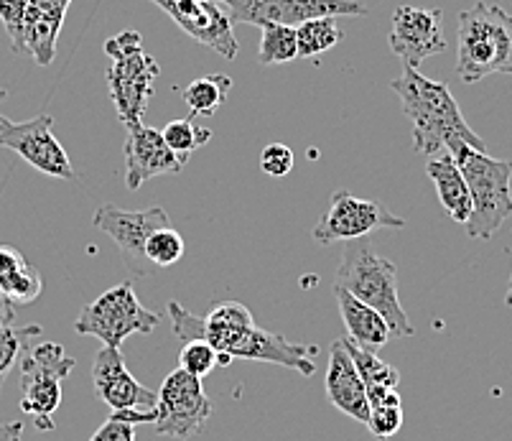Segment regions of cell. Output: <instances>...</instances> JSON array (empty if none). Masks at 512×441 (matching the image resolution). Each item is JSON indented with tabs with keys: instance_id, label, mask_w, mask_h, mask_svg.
<instances>
[{
	"instance_id": "1",
	"label": "cell",
	"mask_w": 512,
	"mask_h": 441,
	"mask_svg": "<svg viewBox=\"0 0 512 441\" xmlns=\"http://www.w3.org/2000/svg\"><path fill=\"white\" fill-rule=\"evenodd\" d=\"M169 319L179 340H204L230 360L240 357V360L253 362H273V365H283L301 375L316 373L311 350H306L304 345H293L283 334L255 327L248 306L237 304V301H222L209 311L207 317H197L181 304L171 301Z\"/></svg>"
},
{
	"instance_id": "2",
	"label": "cell",
	"mask_w": 512,
	"mask_h": 441,
	"mask_svg": "<svg viewBox=\"0 0 512 441\" xmlns=\"http://www.w3.org/2000/svg\"><path fill=\"white\" fill-rule=\"evenodd\" d=\"M390 90L400 97L403 113L413 125V148L423 156L449 153L454 146H472L487 151L482 138L472 131L456 105L449 85L428 80L416 67H403L398 80L390 82Z\"/></svg>"
},
{
	"instance_id": "3",
	"label": "cell",
	"mask_w": 512,
	"mask_h": 441,
	"mask_svg": "<svg viewBox=\"0 0 512 441\" xmlns=\"http://www.w3.org/2000/svg\"><path fill=\"white\" fill-rule=\"evenodd\" d=\"M334 286L375 309L390 327V334H398V337L416 334L406 309L400 306L398 268L393 261L377 253L375 245L367 238L347 243Z\"/></svg>"
},
{
	"instance_id": "4",
	"label": "cell",
	"mask_w": 512,
	"mask_h": 441,
	"mask_svg": "<svg viewBox=\"0 0 512 441\" xmlns=\"http://www.w3.org/2000/svg\"><path fill=\"white\" fill-rule=\"evenodd\" d=\"M456 74L467 85L492 74L512 77V13L487 3L459 13Z\"/></svg>"
},
{
	"instance_id": "5",
	"label": "cell",
	"mask_w": 512,
	"mask_h": 441,
	"mask_svg": "<svg viewBox=\"0 0 512 441\" xmlns=\"http://www.w3.org/2000/svg\"><path fill=\"white\" fill-rule=\"evenodd\" d=\"M462 171L472 197V215L467 220V235L472 240H492L495 232L512 215V161L492 159L487 151L472 146H454L449 151Z\"/></svg>"
},
{
	"instance_id": "6",
	"label": "cell",
	"mask_w": 512,
	"mask_h": 441,
	"mask_svg": "<svg viewBox=\"0 0 512 441\" xmlns=\"http://www.w3.org/2000/svg\"><path fill=\"white\" fill-rule=\"evenodd\" d=\"M105 54L113 59L107 69V85L115 102L118 118L125 128L141 123L153 95L158 64L143 51V36L138 31H123L105 41Z\"/></svg>"
},
{
	"instance_id": "7",
	"label": "cell",
	"mask_w": 512,
	"mask_h": 441,
	"mask_svg": "<svg viewBox=\"0 0 512 441\" xmlns=\"http://www.w3.org/2000/svg\"><path fill=\"white\" fill-rule=\"evenodd\" d=\"M77 360L59 342H36L21 360V411L39 431H54V413L62 406V380Z\"/></svg>"
},
{
	"instance_id": "8",
	"label": "cell",
	"mask_w": 512,
	"mask_h": 441,
	"mask_svg": "<svg viewBox=\"0 0 512 441\" xmlns=\"http://www.w3.org/2000/svg\"><path fill=\"white\" fill-rule=\"evenodd\" d=\"M161 317L156 311L146 309L138 299L133 283L125 281L107 289L92 304L79 311L74 329L77 334L95 337L105 347L120 350L130 334H151L158 327Z\"/></svg>"
},
{
	"instance_id": "9",
	"label": "cell",
	"mask_w": 512,
	"mask_h": 441,
	"mask_svg": "<svg viewBox=\"0 0 512 441\" xmlns=\"http://www.w3.org/2000/svg\"><path fill=\"white\" fill-rule=\"evenodd\" d=\"M212 416V401L204 391L202 380L176 368L166 375L156 401V431L171 439H189L207 429Z\"/></svg>"
},
{
	"instance_id": "10",
	"label": "cell",
	"mask_w": 512,
	"mask_h": 441,
	"mask_svg": "<svg viewBox=\"0 0 512 441\" xmlns=\"http://www.w3.org/2000/svg\"><path fill=\"white\" fill-rule=\"evenodd\" d=\"M230 13L232 23L250 26H301L324 16H367L362 0H217Z\"/></svg>"
},
{
	"instance_id": "11",
	"label": "cell",
	"mask_w": 512,
	"mask_h": 441,
	"mask_svg": "<svg viewBox=\"0 0 512 441\" xmlns=\"http://www.w3.org/2000/svg\"><path fill=\"white\" fill-rule=\"evenodd\" d=\"M400 227H406V220L385 210L383 204L339 189L332 194L329 210L319 217L311 235L319 245H332L367 238L375 230H400Z\"/></svg>"
},
{
	"instance_id": "12",
	"label": "cell",
	"mask_w": 512,
	"mask_h": 441,
	"mask_svg": "<svg viewBox=\"0 0 512 441\" xmlns=\"http://www.w3.org/2000/svg\"><path fill=\"white\" fill-rule=\"evenodd\" d=\"M51 128H54L51 115H36L26 123H13L6 115H0V148L18 153L26 164L51 179L74 181L77 176L72 161Z\"/></svg>"
},
{
	"instance_id": "13",
	"label": "cell",
	"mask_w": 512,
	"mask_h": 441,
	"mask_svg": "<svg viewBox=\"0 0 512 441\" xmlns=\"http://www.w3.org/2000/svg\"><path fill=\"white\" fill-rule=\"evenodd\" d=\"M151 3L164 8L171 21L186 36H192L194 41L212 49L214 54H220L230 62L237 57L240 46L232 34L235 23H232L230 13L225 11L222 3H217V0H151Z\"/></svg>"
},
{
	"instance_id": "14",
	"label": "cell",
	"mask_w": 512,
	"mask_h": 441,
	"mask_svg": "<svg viewBox=\"0 0 512 441\" xmlns=\"http://www.w3.org/2000/svg\"><path fill=\"white\" fill-rule=\"evenodd\" d=\"M92 225L105 232L107 238H113V243L120 248V253L125 258V266L130 271L136 273V276H146L148 261L146 255H143L146 240L151 238L153 230L171 225V222L169 212L164 207H148V210L128 212L115 207V204H102L100 210L95 212Z\"/></svg>"
},
{
	"instance_id": "15",
	"label": "cell",
	"mask_w": 512,
	"mask_h": 441,
	"mask_svg": "<svg viewBox=\"0 0 512 441\" xmlns=\"http://www.w3.org/2000/svg\"><path fill=\"white\" fill-rule=\"evenodd\" d=\"M390 49L398 59H403V67H416L426 62L428 57H436L446 51L444 39V16L439 8H416L400 6L393 13V26H390Z\"/></svg>"
},
{
	"instance_id": "16",
	"label": "cell",
	"mask_w": 512,
	"mask_h": 441,
	"mask_svg": "<svg viewBox=\"0 0 512 441\" xmlns=\"http://www.w3.org/2000/svg\"><path fill=\"white\" fill-rule=\"evenodd\" d=\"M95 396L113 411H153L158 393L141 385L125 365L123 352L115 347H102L92 362Z\"/></svg>"
},
{
	"instance_id": "17",
	"label": "cell",
	"mask_w": 512,
	"mask_h": 441,
	"mask_svg": "<svg viewBox=\"0 0 512 441\" xmlns=\"http://www.w3.org/2000/svg\"><path fill=\"white\" fill-rule=\"evenodd\" d=\"M125 184L130 192L141 189L146 181L156 179L164 174H179L184 169V161L171 153L166 146L164 136L156 128L138 123L128 128V138H125Z\"/></svg>"
},
{
	"instance_id": "18",
	"label": "cell",
	"mask_w": 512,
	"mask_h": 441,
	"mask_svg": "<svg viewBox=\"0 0 512 441\" xmlns=\"http://www.w3.org/2000/svg\"><path fill=\"white\" fill-rule=\"evenodd\" d=\"M324 388H327V398L337 411H342L349 419L360 421V424H367V416H370L367 388L362 383L360 373H357L352 357L344 350L342 340H334L332 347H329Z\"/></svg>"
},
{
	"instance_id": "19",
	"label": "cell",
	"mask_w": 512,
	"mask_h": 441,
	"mask_svg": "<svg viewBox=\"0 0 512 441\" xmlns=\"http://www.w3.org/2000/svg\"><path fill=\"white\" fill-rule=\"evenodd\" d=\"M64 18H67V8L49 3V0H29L26 23H23V46L39 67L51 64L57 54Z\"/></svg>"
},
{
	"instance_id": "20",
	"label": "cell",
	"mask_w": 512,
	"mask_h": 441,
	"mask_svg": "<svg viewBox=\"0 0 512 441\" xmlns=\"http://www.w3.org/2000/svg\"><path fill=\"white\" fill-rule=\"evenodd\" d=\"M334 296H337L339 317H342L344 327H347V340L355 342L362 350L377 352L390 342V327L385 319L377 314L375 309L357 301L355 296L347 294L344 289L334 286Z\"/></svg>"
},
{
	"instance_id": "21",
	"label": "cell",
	"mask_w": 512,
	"mask_h": 441,
	"mask_svg": "<svg viewBox=\"0 0 512 441\" xmlns=\"http://www.w3.org/2000/svg\"><path fill=\"white\" fill-rule=\"evenodd\" d=\"M426 174L428 179L434 181L436 194H439V202L446 210V215L454 222H459V225H467L469 215H472V197H469L467 181H464L456 161L451 159L449 153L434 156L426 164Z\"/></svg>"
},
{
	"instance_id": "22",
	"label": "cell",
	"mask_w": 512,
	"mask_h": 441,
	"mask_svg": "<svg viewBox=\"0 0 512 441\" xmlns=\"http://www.w3.org/2000/svg\"><path fill=\"white\" fill-rule=\"evenodd\" d=\"M44 291L41 273L13 245H0V294L11 304H31Z\"/></svg>"
},
{
	"instance_id": "23",
	"label": "cell",
	"mask_w": 512,
	"mask_h": 441,
	"mask_svg": "<svg viewBox=\"0 0 512 441\" xmlns=\"http://www.w3.org/2000/svg\"><path fill=\"white\" fill-rule=\"evenodd\" d=\"M232 90V80L227 74H207V77H199V80L189 82L181 92L186 108L192 113V118L197 115H214L227 102V95Z\"/></svg>"
},
{
	"instance_id": "24",
	"label": "cell",
	"mask_w": 512,
	"mask_h": 441,
	"mask_svg": "<svg viewBox=\"0 0 512 441\" xmlns=\"http://www.w3.org/2000/svg\"><path fill=\"white\" fill-rule=\"evenodd\" d=\"M342 345H344V350H347V355L352 357V362H355L357 373H360V378H362V383H365L367 391H372V388H393V391H398L400 373L393 368V365H388L385 360H380V357H377V352L357 347L355 342H349L347 337H342Z\"/></svg>"
},
{
	"instance_id": "25",
	"label": "cell",
	"mask_w": 512,
	"mask_h": 441,
	"mask_svg": "<svg viewBox=\"0 0 512 441\" xmlns=\"http://www.w3.org/2000/svg\"><path fill=\"white\" fill-rule=\"evenodd\" d=\"M344 39V31L339 29L337 18H311V21L296 26V44H299V57H319L332 46Z\"/></svg>"
},
{
	"instance_id": "26",
	"label": "cell",
	"mask_w": 512,
	"mask_h": 441,
	"mask_svg": "<svg viewBox=\"0 0 512 441\" xmlns=\"http://www.w3.org/2000/svg\"><path fill=\"white\" fill-rule=\"evenodd\" d=\"M41 332L44 329L39 324H29V327H16V324H11V327L0 329V391H3L8 375L23 360L31 342L39 340Z\"/></svg>"
},
{
	"instance_id": "27",
	"label": "cell",
	"mask_w": 512,
	"mask_h": 441,
	"mask_svg": "<svg viewBox=\"0 0 512 441\" xmlns=\"http://www.w3.org/2000/svg\"><path fill=\"white\" fill-rule=\"evenodd\" d=\"M161 136H164L166 146L171 148V153L179 156V161H184L186 164L189 156H192L197 148L207 146L209 138H212V131L199 128V125L194 123V118H179V120H171L164 131H161Z\"/></svg>"
},
{
	"instance_id": "28",
	"label": "cell",
	"mask_w": 512,
	"mask_h": 441,
	"mask_svg": "<svg viewBox=\"0 0 512 441\" xmlns=\"http://www.w3.org/2000/svg\"><path fill=\"white\" fill-rule=\"evenodd\" d=\"M299 59L296 29L291 26H265L260 36V64H286Z\"/></svg>"
},
{
	"instance_id": "29",
	"label": "cell",
	"mask_w": 512,
	"mask_h": 441,
	"mask_svg": "<svg viewBox=\"0 0 512 441\" xmlns=\"http://www.w3.org/2000/svg\"><path fill=\"white\" fill-rule=\"evenodd\" d=\"M230 357L220 355L212 345H207L204 340H189L184 342L179 352V368L184 373L194 375V378H207L217 365H230Z\"/></svg>"
},
{
	"instance_id": "30",
	"label": "cell",
	"mask_w": 512,
	"mask_h": 441,
	"mask_svg": "<svg viewBox=\"0 0 512 441\" xmlns=\"http://www.w3.org/2000/svg\"><path fill=\"white\" fill-rule=\"evenodd\" d=\"M143 255L151 266L158 268H169L174 263L181 261L184 255V238L171 225L158 227V230L151 232V238L146 240V248H143Z\"/></svg>"
},
{
	"instance_id": "31",
	"label": "cell",
	"mask_w": 512,
	"mask_h": 441,
	"mask_svg": "<svg viewBox=\"0 0 512 441\" xmlns=\"http://www.w3.org/2000/svg\"><path fill=\"white\" fill-rule=\"evenodd\" d=\"M26 11H29V0H0V21L6 26V34L16 54H26V46H23Z\"/></svg>"
},
{
	"instance_id": "32",
	"label": "cell",
	"mask_w": 512,
	"mask_h": 441,
	"mask_svg": "<svg viewBox=\"0 0 512 441\" xmlns=\"http://www.w3.org/2000/svg\"><path fill=\"white\" fill-rule=\"evenodd\" d=\"M293 164H296V156L283 143H271V146H265L263 153H260V169H263V174L271 176V179H283V176L291 174Z\"/></svg>"
},
{
	"instance_id": "33",
	"label": "cell",
	"mask_w": 512,
	"mask_h": 441,
	"mask_svg": "<svg viewBox=\"0 0 512 441\" xmlns=\"http://www.w3.org/2000/svg\"><path fill=\"white\" fill-rule=\"evenodd\" d=\"M367 429L375 439H390L400 431L403 426V406L393 408H370V416H367Z\"/></svg>"
},
{
	"instance_id": "34",
	"label": "cell",
	"mask_w": 512,
	"mask_h": 441,
	"mask_svg": "<svg viewBox=\"0 0 512 441\" xmlns=\"http://www.w3.org/2000/svg\"><path fill=\"white\" fill-rule=\"evenodd\" d=\"M90 441H136V426L123 424V421L107 419L100 429L92 434Z\"/></svg>"
},
{
	"instance_id": "35",
	"label": "cell",
	"mask_w": 512,
	"mask_h": 441,
	"mask_svg": "<svg viewBox=\"0 0 512 441\" xmlns=\"http://www.w3.org/2000/svg\"><path fill=\"white\" fill-rule=\"evenodd\" d=\"M23 424L21 421H0V441H21Z\"/></svg>"
},
{
	"instance_id": "36",
	"label": "cell",
	"mask_w": 512,
	"mask_h": 441,
	"mask_svg": "<svg viewBox=\"0 0 512 441\" xmlns=\"http://www.w3.org/2000/svg\"><path fill=\"white\" fill-rule=\"evenodd\" d=\"M16 322V306L6 299V296L0 294V329L11 327Z\"/></svg>"
},
{
	"instance_id": "37",
	"label": "cell",
	"mask_w": 512,
	"mask_h": 441,
	"mask_svg": "<svg viewBox=\"0 0 512 441\" xmlns=\"http://www.w3.org/2000/svg\"><path fill=\"white\" fill-rule=\"evenodd\" d=\"M505 304L512 309V273H510V283H507V294H505Z\"/></svg>"
},
{
	"instance_id": "38",
	"label": "cell",
	"mask_w": 512,
	"mask_h": 441,
	"mask_svg": "<svg viewBox=\"0 0 512 441\" xmlns=\"http://www.w3.org/2000/svg\"><path fill=\"white\" fill-rule=\"evenodd\" d=\"M49 3H57V6L69 8V3H72V0H49Z\"/></svg>"
},
{
	"instance_id": "39",
	"label": "cell",
	"mask_w": 512,
	"mask_h": 441,
	"mask_svg": "<svg viewBox=\"0 0 512 441\" xmlns=\"http://www.w3.org/2000/svg\"><path fill=\"white\" fill-rule=\"evenodd\" d=\"M6 97H8V92H6V90H0V100H6Z\"/></svg>"
}]
</instances>
